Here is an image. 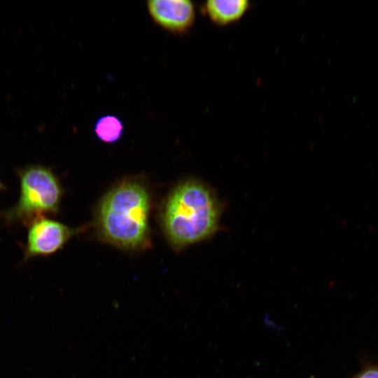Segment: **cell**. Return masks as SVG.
<instances>
[{
  "mask_svg": "<svg viewBox=\"0 0 378 378\" xmlns=\"http://www.w3.org/2000/svg\"><path fill=\"white\" fill-rule=\"evenodd\" d=\"M222 207L205 183L188 180L167 197L162 214L164 232L176 250L206 239L218 230Z\"/></svg>",
  "mask_w": 378,
  "mask_h": 378,
  "instance_id": "1",
  "label": "cell"
},
{
  "mask_svg": "<svg viewBox=\"0 0 378 378\" xmlns=\"http://www.w3.org/2000/svg\"><path fill=\"white\" fill-rule=\"evenodd\" d=\"M248 6L247 0H210L206 2L204 10L213 22L225 25L240 19Z\"/></svg>",
  "mask_w": 378,
  "mask_h": 378,
  "instance_id": "6",
  "label": "cell"
},
{
  "mask_svg": "<svg viewBox=\"0 0 378 378\" xmlns=\"http://www.w3.org/2000/svg\"><path fill=\"white\" fill-rule=\"evenodd\" d=\"M351 378H378V365L367 364Z\"/></svg>",
  "mask_w": 378,
  "mask_h": 378,
  "instance_id": "8",
  "label": "cell"
},
{
  "mask_svg": "<svg viewBox=\"0 0 378 378\" xmlns=\"http://www.w3.org/2000/svg\"><path fill=\"white\" fill-rule=\"evenodd\" d=\"M150 197L138 181L127 179L113 186L102 198L97 226L101 237L122 249L140 251L150 246Z\"/></svg>",
  "mask_w": 378,
  "mask_h": 378,
  "instance_id": "2",
  "label": "cell"
},
{
  "mask_svg": "<svg viewBox=\"0 0 378 378\" xmlns=\"http://www.w3.org/2000/svg\"><path fill=\"white\" fill-rule=\"evenodd\" d=\"M147 8L155 22L174 34L186 33L195 22V7L188 0L148 1Z\"/></svg>",
  "mask_w": 378,
  "mask_h": 378,
  "instance_id": "5",
  "label": "cell"
},
{
  "mask_svg": "<svg viewBox=\"0 0 378 378\" xmlns=\"http://www.w3.org/2000/svg\"><path fill=\"white\" fill-rule=\"evenodd\" d=\"M123 124L116 116L106 115L100 117L95 122L94 131L97 137L108 144L117 141L123 133Z\"/></svg>",
  "mask_w": 378,
  "mask_h": 378,
  "instance_id": "7",
  "label": "cell"
},
{
  "mask_svg": "<svg viewBox=\"0 0 378 378\" xmlns=\"http://www.w3.org/2000/svg\"><path fill=\"white\" fill-rule=\"evenodd\" d=\"M5 189V186L1 183L0 180V190H3Z\"/></svg>",
  "mask_w": 378,
  "mask_h": 378,
  "instance_id": "9",
  "label": "cell"
},
{
  "mask_svg": "<svg viewBox=\"0 0 378 378\" xmlns=\"http://www.w3.org/2000/svg\"><path fill=\"white\" fill-rule=\"evenodd\" d=\"M20 195L16 204L1 214L7 223L28 225L33 220L55 214L59 207L62 188L49 168L33 164L18 170Z\"/></svg>",
  "mask_w": 378,
  "mask_h": 378,
  "instance_id": "3",
  "label": "cell"
},
{
  "mask_svg": "<svg viewBox=\"0 0 378 378\" xmlns=\"http://www.w3.org/2000/svg\"><path fill=\"white\" fill-rule=\"evenodd\" d=\"M24 259L47 256L60 250L70 239L74 231L53 219L41 217L28 225Z\"/></svg>",
  "mask_w": 378,
  "mask_h": 378,
  "instance_id": "4",
  "label": "cell"
}]
</instances>
